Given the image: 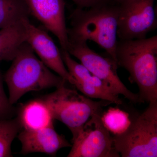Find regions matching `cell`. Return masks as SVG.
<instances>
[{"label":"cell","mask_w":157,"mask_h":157,"mask_svg":"<svg viewBox=\"0 0 157 157\" xmlns=\"http://www.w3.org/2000/svg\"><path fill=\"white\" fill-rule=\"evenodd\" d=\"M118 67L124 68L139 88L141 103H157V36L119 40L116 49Z\"/></svg>","instance_id":"6da1fadb"},{"label":"cell","mask_w":157,"mask_h":157,"mask_svg":"<svg viewBox=\"0 0 157 157\" xmlns=\"http://www.w3.org/2000/svg\"><path fill=\"white\" fill-rule=\"evenodd\" d=\"M119 14V6L112 2L89 9L76 8L67 28L69 42L93 41L116 62Z\"/></svg>","instance_id":"7a4b0ae2"},{"label":"cell","mask_w":157,"mask_h":157,"mask_svg":"<svg viewBox=\"0 0 157 157\" xmlns=\"http://www.w3.org/2000/svg\"><path fill=\"white\" fill-rule=\"evenodd\" d=\"M11 67L3 75L13 105L29 92L60 87L67 82L38 58L27 42L20 46Z\"/></svg>","instance_id":"3957f363"},{"label":"cell","mask_w":157,"mask_h":157,"mask_svg":"<svg viewBox=\"0 0 157 157\" xmlns=\"http://www.w3.org/2000/svg\"><path fill=\"white\" fill-rule=\"evenodd\" d=\"M48 106L53 119L57 120L70 129L74 140L93 114L103 111L111 104L105 100L93 101L70 89L65 84L42 98Z\"/></svg>","instance_id":"277c9868"},{"label":"cell","mask_w":157,"mask_h":157,"mask_svg":"<svg viewBox=\"0 0 157 157\" xmlns=\"http://www.w3.org/2000/svg\"><path fill=\"white\" fill-rule=\"evenodd\" d=\"M116 150L122 157L157 156V103H149L127 128L113 137Z\"/></svg>","instance_id":"5b68a950"},{"label":"cell","mask_w":157,"mask_h":157,"mask_svg":"<svg viewBox=\"0 0 157 157\" xmlns=\"http://www.w3.org/2000/svg\"><path fill=\"white\" fill-rule=\"evenodd\" d=\"M87 42H69L67 51L78 59L92 74L106 83L113 92L123 95L132 103H140L138 94L129 90L118 76L116 62L111 57L102 56L88 46Z\"/></svg>","instance_id":"8992f818"},{"label":"cell","mask_w":157,"mask_h":157,"mask_svg":"<svg viewBox=\"0 0 157 157\" xmlns=\"http://www.w3.org/2000/svg\"><path fill=\"white\" fill-rule=\"evenodd\" d=\"M103 111L95 113L72 140L68 157H119L113 137L102 119Z\"/></svg>","instance_id":"52a82bcc"},{"label":"cell","mask_w":157,"mask_h":157,"mask_svg":"<svg viewBox=\"0 0 157 157\" xmlns=\"http://www.w3.org/2000/svg\"><path fill=\"white\" fill-rule=\"evenodd\" d=\"M155 0H128L119 6L117 37L120 40L146 38L157 27Z\"/></svg>","instance_id":"ba28073f"},{"label":"cell","mask_w":157,"mask_h":157,"mask_svg":"<svg viewBox=\"0 0 157 157\" xmlns=\"http://www.w3.org/2000/svg\"><path fill=\"white\" fill-rule=\"evenodd\" d=\"M23 21L26 29V42L41 61L67 82L74 85L76 80L66 68L60 50L52 38L46 31L33 25L29 18H25Z\"/></svg>","instance_id":"9c48e42d"},{"label":"cell","mask_w":157,"mask_h":157,"mask_svg":"<svg viewBox=\"0 0 157 157\" xmlns=\"http://www.w3.org/2000/svg\"><path fill=\"white\" fill-rule=\"evenodd\" d=\"M31 14L57 38L61 49L67 51L69 40L64 0H26Z\"/></svg>","instance_id":"30bf717a"},{"label":"cell","mask_w":157,"mask_h":157,"mask_svg":"<svg viewBox=\"0 0 157 157\" xmlns=\"http://www.w3.org/2000/svg\"><path fill=\"white\" fill-rule=\"evenodd\" d=\"M60 51L68 71L76 80L74 86L79 91L90 98L109 101L118 105L122 104L119 96L113 92L105 82L92 74L83 65L74 60L67 51L60 49Z\"/></svg>","instance_id":"8fae6325"},{"label":"cell","mask_w":157,"mask_h":157,"mask_svg":"<svg viewBox=\"0 0 157 157\" xmlns=\"http://www.w3.org/2000/svg\"><path fill=\"white\" fill-rule=\"evenodd\" d=\"M18 138L23 155L38 152L54 156L60 149L72 146L64 136L57 133L54 126L37 130L22 129Z\"/></svg>","instance_id":"7c38bea8"},{"label":"cell","mask_w":157,"mask_h":157,"mask_svg":"<svg viewBox=\"0 0 157 157\" xmlns=\"http://www.w3.org/2000/svg\"><path fill=\"white\" fill-rule=\"evenodd\" d=\"M17 120L22 129L37 130L53 125L49 108L42 99L33 100L20 110Z\"/></svg>","instance_id":"4fadbf2b"},{"label":"cell","mask_w":157,"mask_h":157,"mask_svg":"<svg viewBox=\"0 0 157 157\" xmlns=\"http://www.w3.org/2000/svg\"><path fill=\"white\" fill-rule=\"evenodd\" d=\"M25 42L26 29L23 20L0 29V62L12 61Z\"/></svg>","instance_id":"5bb4252c"},{"label":"cell","mask_w":157,"mask_h":157,"mask_svg":"<svg viewBox=\"0 0 157 157\" xmlns=\"http://www.w3.org/2000/svg\"><path fill=\"white\" fill-rule=\"evenodd\" d=\"M30 14L26 0H0V29L29 18Z\"/></svg>","instance_id":"9a60e30c"},{"label":"cell","mask_w":157,"mask_h":157,"mask_svg":"<svg viewBox=\"0 0 157 157\" xmlns=\"http://www.w3.org/2000/svg\"><path fill=\"white\" fill-rule=\"evenodd\" d=\"M21 128L17 118L0 119V157H12L11 144Z\"/></svg>","instance_id":"2e32d148"},{"label":"cell","mask_w":157,"mask_h":157,"mask_svg":"<svg viewBox=\"0 0 157 157\" xmlns=\"http://www.w3.org/2000/svg\"><path fill=\"white\" fill-rule=\"evenodd\" d=\"M104 125L114 135L120 134L128 128L130 122L128 114L117 108H110L103 114Z\"/></svg>","instance_id":"e0dca14e"},{"label":"cell","mask_w":157,"mask_h":157,"mask_svg":"<svg viewBox=\"0 0 157 157\" xmlns=\"http://www.w3.org/2000/svg\"><path fill=\"white\" fill-rule=\"evenodd\" d=\"M3 81V75L0 69V119H7L11 118L14 109L5 93Z\"/></svg>","instance_id":"ac0fdd59"},{"label":"cell","mask_w":157,"mask_h":157,"mask_svg":"<svg viewBox=\"0 0 157 157\" xmlns=\"http://www.w3.org/2000/svg\"><path fill=\"white\" fill-rule=\"evenodd\" d=\"M76 6V8L86 9L110 2L111 0H72Z\"/></svg>","instance_id":"d6986e66"},{"label":"cell","mask_w":157,"mask_h":157,"mask_svg":"<svg viewBox=\"0 0 157 157\" xmlns=\"http://www.w3.org/2000/svg\"><path fill=\"white\" fill-rule=\"evenodd\" d=\"M113 2L115 3V4L117 5H121L122 3L124 2H126L128 0H111Z\"/></svg>","instance_id":"ffe728a7"}]
</instances>
